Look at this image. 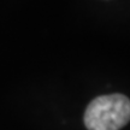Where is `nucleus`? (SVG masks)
Instances as JSON below:
<instances>
[{
	"mask_svg": "<svg viewBox=\"0 0 130 130\" xmlns=\"http://www.w3.org/2000/svg\"><path fill=\"white\" fill-rule=\"evenodd\" d=\"M130 122V100L123 94H108L93 99L84 112L88 130H119Z\"/></svg>",
	"mask_w": 130,
	"mask_h": 130,
	"instance_id": "1",
	"label": "nucleus"
}]
</instances>
